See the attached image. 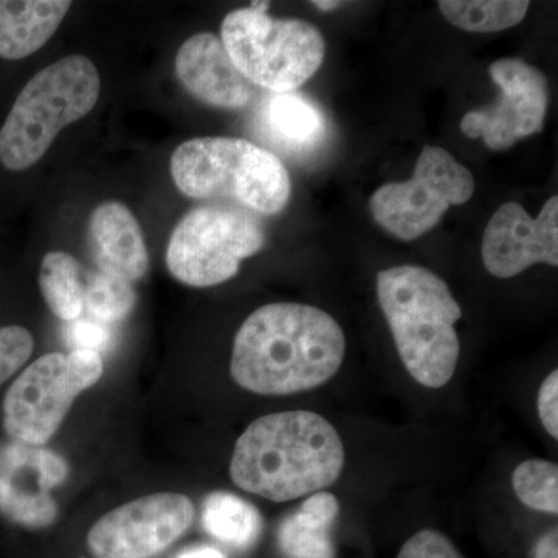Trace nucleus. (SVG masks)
<instances>
[{
	"mask_svg": "<svg viewBox=\"0 0 558 558\" xmlns=\"http://www.w3.org/2000/svg\"><path fill=\"white\" fill-rule=\"evenodd\" d=\"M347 340L325 311L274 303L253 312L234 337L231 376L263 396H289L322 387L339 373Z\"/></svg>",
	"mask_w": 558,
	"mask_h": 558,
	"instance_id": "f257e3e1",
	"label": "nucleus"
},
{
	"mask_svg": "<svg viewBox=\"0 0 558 558\" xmlns=\"http://www.w3.org/2000/svg\"><path fill=\"white\" fill-rule=\"evenodd\" d=\"M344 465L339 432L312 411L256 418L242 433L230 476L242 490L284 502L332 486Z\"/></svg>",
	"mask_w": 558,
	"mask_h": 558,
	"instance_id": "f03ea898",
	"label": "nucleus"
},
{
	"mask_svg": "<svg viewBox=\"0 0 558 558\" xmlns=\"http://www.w3.org/2000/svg\"><path fill=\"white\" fill-rule=\"evenodd\" d=\"M377 299L410 376L427 388L446 387L458 366L454 325L462 317L447 282L425 267H391L377 275Z\"/></svg>",
	"mask_w": 558,
	"mask_h": 558,
	"instance_id": "7ed1b4c3",
	"label": "nucleus"
},
{
	"mask_svg": "<svg viewBox=\"0 0 558 558\" xmlns=\"http://www.w3.org/2000/svg\"><path fill=\"white\" fill-rule=\"evenodd\" d=\"M175 186L191 199H233L264 216L281 213L292 185L282 161L244 138L189 140L171 157Z\"/></svg>",
	"mask_w": 558,
	"mask_h": 558,
	"instance_id": "20e7f679",
	"label": "nucleus"
},
{
	"mask_svg": "<svg viewBox=\"0 0 558 558\" xmlns=\"http://www.w3.org/2000/svg\"><path fill=\"white\" fill-rule=\"evenodd\" d=\"M100 73L83 54L40 70L22 89L0 130V163L24 171L43 159L57 135L97 105Z\"/></svg>",
	"mask_w": 558,
	"mask_h": 558,
	"instance_id": "39448f33",
	"label": "nucleus"
},
{
	"mask_svg": "<svg viewBox=\"0 0 558 558\" xmlns=\"http://www.w3.org/2000/svg\"><path fill=\"white\" fill-rule=\"evenodd\" d=\"M269 5L253 2L231 11L222 22L220 40L245 80L275 94H288L322 68L326 40L311 22L269 16Z\"/></svg>",
	"mask_w": 558,
	"mask_h": 558,
	"instance_id": "423d86ee",
	"label": "nucleus"
},
{
	"mask_svg": "<svg viewBox=\"0 0 558 558\" xmlns=\"http://www.w3.org/2000/svg\"><path fill=\"white\" fill-rule=\"evenodd\" d=\"M266 244L263 223L245 208H194L172 231L167 266L191 288H211L236 277L241 263Z\"/></svg>",
	"mask_w": 558,
	"mask_h": 558,
	"instance_id": "0eeeda50",
	"label": "nucleus"
},
{
	"mask_svg": "<svg viewBox=\"0 0 558 558\" xmlns=\"http://www.w3.org/2000/svg\"><path fill=\"white\" fill-rule=\"evenodd\" d=\"M101 355L75 351L44 355L11 385L3 399V427L16 442H49L84 389L101 379Z\"/></svg>",
	"mask_w": 558,
	"mask_h": 558,
	"instance_id": "6e6552de",
	"label": "nucleus"
},
{
	"mask_svg": "<svg viewBox=\"0 0 558 558\" xmlns=\"http://www.w3.org/2000/svg\"><path fill=\"white\" fill-rule=\"evenodd\" d=\"M475 193V178L449 150L424 146L413 178L385 183L371 196L373 218L400 241L428 233L451 205H462Z\"/></svg>",
	"mask_w": 558,
	"mask_h": 558,
	"instance_id": "1a4fd4ad",
	"label": "nucleus"
},
{
	"mask_svg": "<svg viewBox=\"0 0 558 558\" xmlns=\"http://www.w3.org/2000/svg\"><path fill=\"white\" fill-rule=\"evenodd\" d=\"M488 75L501 89L498 100L465 113L462 134L483 138L488 149L508 150L542 132L550 100L545 73L519 58H502L488 68Z\"/></svg>",
	"mask_w": 558,
	"mask_h": 558,
	"instance_id": "9d476101",
	"label": "nucleus"
},
{
	"mask_svg": "<svg viewBox=\"0 0 558 558\" xmlns=\"http://www.w3.org/2000/svg\"><path fill=\"white\" fill-rule=\"evenodd\" d=\"M193 520L194 506L185 495H148L101 517L87 545L95 558H154L171 548Z\"/></svg>",
	"mask_w": 558,
	"mask_h": 558,
	"instance_id": "9b49d317",
	"label": "nucleus"
},
{
	"mask_svg": "<svg viewBox=\"0 0 558 558\" xmlns=\"http://www.w3.org/2000/svg\"><path fill=\"white\" fill-rule=\"evenodd\" d=\"M68 475V462L54 451L7 444L0 449V513L22 527L51 526L58 517L51 490Z\"/></svg>",
	"mask_w": 558,
	"mask_h": 558,
	"instance_id": "f8f14e48",
	"label": "nucleus"
},
{
	"mask_svg": "<svg viewBox=\"0 0 558 558\" xmlns=\"http://www.w3.org/2000/svg\"><path fill=\"white\" fill-rule=\"evenodd\" d=\"M484 266L497 278H513L535 264L558 266V197L537 218L517 202L501 205L488 220L483 238Z\"/></svg>",
	"mask_w": 558,
	"mask_h": 558,
	"instance_id": "ddd939ff",
	"label": "nucleus"
},
{
	"mask_svg": "<svg viewBox=\"0 0 558 558\" xmlns=\"http://www.w3.org/2000/svg\"><path fill=\"white\" fill-rule=\"evenodd\" d=\"M175 75L191 97L213 108L236 110L252 100L253 84L213 33H197L182 44L175 54Z\"/></svg>",
	"mask_w": 558,
	"mask_h": 558,
	"instance_id": "4468645a",
	"label": "nucleus"
},
{
	"mask_svg": "<svg viewBox=\"0 0 558 558\" xmlns=\"http://www.w3.org/2000/svg\"><path fill=\"white\" fill-rule=\"evenodd\" d=\"M89 247L98 270L137 281L149 269V253L137 219L121 202L98 205L89 219Z\"/></svg>",
	"mask_w": 558,
	"mask_h": 558,
	"instance_id": "2eb2a0df",
	"label": "nucleus"
},
{
	"mask_svg": "<svg viewBox=\"0 0 558 558\" xmlns=\"http://www.w3.org/2000/svg\"><path fill=\"white\" fill-rule=\"evenodd\" d=\"M70 7L69 0H0V58L24 60L43 49Z\"/></svg>",
	"mask_w": 558,
	"mask_h": 558,
	"instance_id": "dca6fc26",
	"label": "nucleus"
},
{
	"mask_svg": "<svg viewBox=\"0 0 558 558\" xmlns=\"http://www.w3.org/2000/svg\"><path fill=\"white\" fill-rule=\"evenodd\" d=\"M339 499L318 492L295 513L282 521L278 531L279 548L290 558H332L330 527L339 517Z\"/></svg>",
	"mask_w": 558,
	"mask_h": 558,
	"instance_id": "f3484780",
	"label": "nucleus"
},
{
	"mask_svg": "<svg viewBox=\"0 0 558 558\" xmlns=\"http://www.w3.org/2000/svg\"><path fill=\"white\" fill-rule=\"evenodd\" d=\"M264 126L271 137L292 149L317 145L326 134V120L315 102L304 95L275 94L264 108Z\"/></svg>",
	"mask_w": 558,
	"mask_h": 558,
	"instance_id": "a211bd4d",
	"label": "nucleus"
},
{
	"mask_svg": "<svg viewBox=\"0 0 558 558\" xmlns=\"http://www.w3.org/2000/svg\"><path fill=\"white\" fill-rule=\"evenodd\" d=\"M202 523L211 537L234 549L250 548L263 529L258 509L227 492H215L205 499Z\"/></svg>",
	"mask_w": 558,
	"mask_h": 558,
	"instance_id": "6ab92c4d",
	"label": "nucleus"
},
{
	"mask_svg": "<svg viewBox=\"0 0 558 558\" xmlns=\"http://www.w3.org/2000/svg\"><path fill=\"white\" fill-rule=\"evenodd\" d=\"M39 288L49 310L64 322H75L84 311L83 266L65 252H49L40 264Z\"/></svg>",
	"mask_w": 558,
	"mask_h": 558,
	"instance_id": "aec40b11",
	"label": "nucleus"
},
{
	"mask_svg": "<svg viewBox=\"0 0 558 558\" xmlns=\"http://www.w3.org/2000/svg\"><path fill=\"white\" fill-rule=\"evenodd\" d=\"M438 5L446 20L461 31L495 33L523 22L531 3L527 0H442Z\"/></svg>",
	"mask_w": 558,
	"mask_h": 558,
	"instance_id": "412c9836",
	"label": "nucleus"
},
{
	"mask_svg": "<svg viewBox=\"0 0 558 558\" xmlns=\"http://www.w3.org/2000/svg\"><path fill=\"white\" fill-rule=\"evenodd\" d=\"M135 304L137 293L131 282L100 270L87 275L84 307L89 311L90 318L110 325L126 318Z\"/></svg>",
	"mask_w": 558,
	"mask_h": 558,
	"instance_id": "4be33fe9",
	"label": "nucleus"
},
{
	"mask_svg": "<svg viewBox=\"0 0 558 558\" xmlns=\"http://www.w3.org/2000/svg\"><path fill=\"white\" fill-rule=\"evenodd\" d=\"M517 497L527 508L539 512H558V468L556 462L545 459H529L521 462L512 476Z\"/></svg>",
	"mask_w": 558,
	"mask_h": 558,
	"instance_id": "5701e85b",
	"label": "nucleus"
},
{
	"mask_svg": "<svg viewBox=\"0 0 558 558\" xmlns=\"http://www.w3.org/2000/svg\"><path fill=\"white\" fill-rule=\"evenodd\" d=\"M35 340L21 326L0 328V385L10 379L31 359Z\"/></svg>",
	"mask_w": 558,
	"mask_h": 558,
	"instance_id": "b1692460",
	"label": "nucleus"
},
{
	"mask_svg": "<svg viewBox=\"0 0 558 558\" xmlns=\"http://www.w3.org/2000/svg\"><path fill=\"white\" fill-rule=\"evenodd\" d=\"M70 352H95L101 355L112 343V330L109 325L94 318H78L70 322L64 332Z\"/></svg>",
	"mask_w": 558,
	"mask_h": 558,
	"instance_id": "393cba45",
	"label": "nucleus"
},
{
	"mask_svg": "<svg viewBox=\"0 0 558 558\" xmlns=\"http://www.w3.org/2000/svg\"><path fill=\"white\" fill-rule=\"evenodd\" d=\"M398 558H464V556L446 535L433 529H424L402 546Z\"/></svg>",
	"mask_w": 558,
	"mask_h": 558,
	"instance_id": "a878e982",
	"label": "nucleus"
},
{
	"mask_svg": "<svg viewBox=\"0 0 558 558\" xmlns=\"http://www.w3.org/2000/svg\"><path fill=\"white\" fill-rule=\"evenodd\" d=\"M538 414L546 432L558 439V371H553L539 387Z\"/></svg>",
	"mask_w": 558,
	"mask_h": 558,
	"instance_id": "bb28decb",
	"label": "nucleus"
},
{
	"mask_svg": "<svg viewBox=\"0 0 558 558\" xmlns=\"http://www.w3.org/2000/svg\"><path fill=\"white\" fill-rule=\"evenodd\" d=\"M558 534L557 529L554 527L545 537L538 539L534 549V558H558Z\"/></svg>",
	"mask_w": 558,
	"mask_h": 558,
	"instance_id": "cd10ccee",
	"label": "nucleus"
},
{
	"mask_svg": "<svg viewBox=\"0 0 558 558\" xmlns=\"http://www.w3.org/2000/svg\"><path fill=\"white\" fill-rule=\"evenodd\" d=\"M178 558H226L219 549L211 546H197V548L186 549Z\"/></svg>",
	"mask_w": 558,
	"mask_h": 558,
	"instance_id": "c85d7f7f",
	"label": "nucleus"
},
{
	"mask_svg": "<svg viewBox=\"0 0 558 558\" xmlns=\"http://www.w3.org/2000/svg\"><path fill=\"white\" fill-rule=\"evenodd\" d=\"M314 5L317 7L318 10L330 11L333 9H339V7L343 5V3H341V2H323V0H318V2H314Z\"/></svg>",
	"mask_w": 558,
	"mask_h": 558,
	"instance_id": "c756f323",
	"label": "nucleus"
}]
</instances>
